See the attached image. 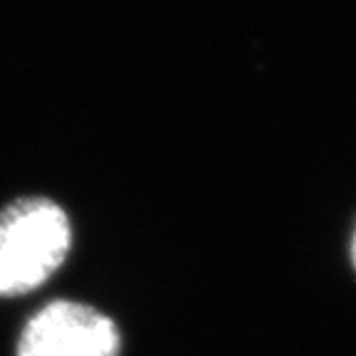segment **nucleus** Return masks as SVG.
<instances>
[{
  "instance_id": "nucleus-1",
  "label": "nucleus",
  "mask_w": 356,
  "mask_h": 356,
  "mask_svg": "<svg viewBox=\"0 0 356 356\" xmlns=\"http://www.w3.org/2000/svg\"><path fill=\"white\" fill-rule=\"evenodd\" d=\"M72 250V222L47 195H22L0 211V297L42 287Z\"/></svg>"
},
{
  "instance_id": "nucleus-2",
  "label": "nucleus",
  "mask_w": 356,
  "mask_h": 356,
  "mask_svg": "<svg viewBox=\"0 0 356 356\" xmlns=\"http://www.w3.org/2000/svg\"><path fill=\"white\" fill-rule=\"evenodd\" d=\"M17 356H122L117 322L97 307L52 300L25 322Z\"/></svg>"
},
{
  "instance_id": "nucleus-3",
  "label": "nucleus",
  "mask_w": 356,
  "mask_h": 356,
  "mask_svg": "<svg viewBox=\"0 0 356 356\" xmlns=\"http://www.w3.org/2000/svg\"><path fill=\"white\" fill-rule=\"evenodd\" d=\"M349 260H351V267H354V273H356V225H354V233H351V240H349Z\"/></svg>"
}]
</instances>
